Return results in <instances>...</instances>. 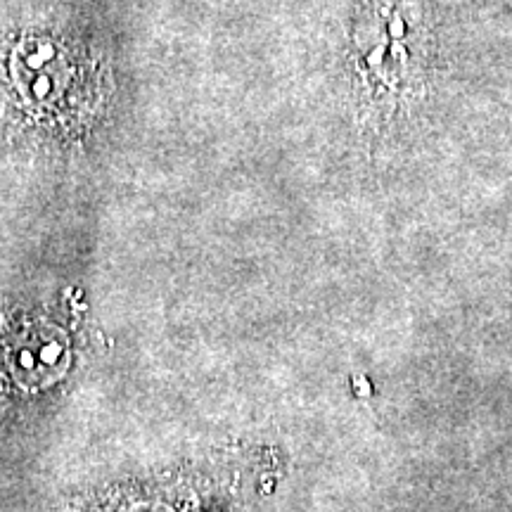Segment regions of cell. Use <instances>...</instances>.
Here are the masks:
<instances>
[{
  "instance_id": "cell-1",
  "label": "cell",
  "mask_w": 512,
  "mask_h": 512,
  "mask_svg": "<svg viewBox=\"0 0 512 512\" xmlns=\"http://www.w3.org/2000/svg\"><path fill=\"white\" fill-rule=\"evenodd\" d=\"M19 332H5L0 337V368L15 382H36L50 377L53 366L64 354V342L53 330H41L31 344V349H22Z\"/></svg>"
}]
</instances>
